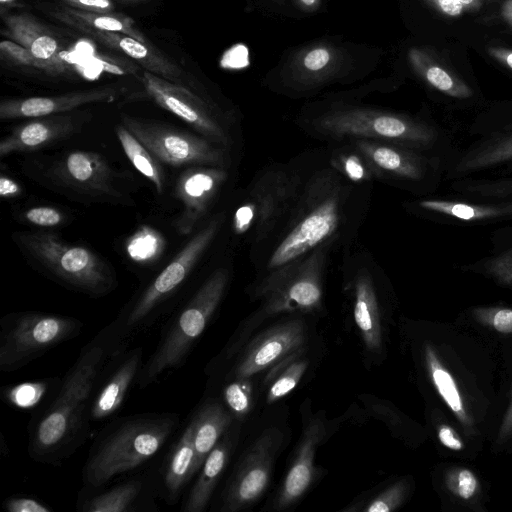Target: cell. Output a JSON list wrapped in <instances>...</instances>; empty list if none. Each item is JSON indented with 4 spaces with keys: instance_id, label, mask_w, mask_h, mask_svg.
Wrapping results in <instances>:
<instances>
[{
    "instance_id": "b9f144b4",
    "label": "cell",
    "mask_w": 512,
    "mask_h": 512,
    "mask_svg": "<svg viewBox=\"0 0 512 512\" xmlns=\"http://www.w3.org/2000/svg\"><path fill=\"white\" fill-rule=\"evenodd\" d=\"M474 320L502 334L512 333V308L480 306L471 310Z\"/></svg>"
},
{
    "instance_id": "74e56055",
    "label": "cell",
    "mask_w": 512,
    "mask_h": 512,
    "mask_svg": "<svg viewBox=\"0 0 512 512\" xmlns=\"http://www.w3.org/2000/svg\"><path fill=\"white\" fill-rule=\"evenodd\" d=\"M60 382V379L23 382L7 387L2 394L10 405L19 409H32L44 400L49 391L58 387Z\"/></svg>"
},
{
    "instance_id": "11a10c76",
    "label": "cell",
    "mask_w": 512,
    "mask_h": 512,
    "mask_svg": "<svg viewBox=\"0 0 512 512\" xmlns=\"http://www.w3.org/2000/svg\"><path fill=\"white\" fill-rule=\"evenodd\" d=\"M488 53L495 60L512 70V50L502 47H489Z\"/></svg>"
},
{
    "instance_id": "7bdbcfd3",
    "label": "cell",
    "mask_w": 512,
    "mask_h": 512,
    "mask_svg": "<svg viewBox=\"0 0 512 512\" xmlns=\"http://www.w3.org/2000/svg\"><path fill=\"white\" fill-rule=\"evenodd\" d=\"M408 489V482L404 479L399 480L374 497L362 510L366 512L394 511L403 504Z\"/></svg>"
},
{
    "instance_id": "f6af8a7d",
    "label": "cell",
    "mask_w": 512,
    "mask_h": 512,
    "mask_svg": "<svg viewBox=\"0 0 512 512\" xmlns=\"http://www.w3.org/2000/svg\"><path fill=\"white\" fill-rule=\"evenodd\" d=\"M482 269L499 284L512 287V248L487 259Z\"/></svg>"
},
{
    "instance_id": "7c38bea8",
    "label": "cell",
    "mask_w": 512,
    "mask_h": 512,
    "mask_svg": "<svg viewBox=\"0 0 512 512\" xmlns=\"http://www.w3.org/2000/svg\"><path fill=\"white\" fill-rule=\"evenodd\" d=\"M142 81L147 94L161 108L180 118L200 135L232 150L235 136L230 116L179 83L149 71L144 72Z\"/></svg>"
},
{
    "instance_id": "2e32d148",
    "label": "cell",
    "mask_w": 512,
    "mask_h": 512,
    "mask_svg": "<svg viewBox=\"0 0 512 512\" xmlns=\"http://www.w3.org/2000/svg\"><path fill=\"white\" fill-rule=\"evenodd\" d=\"M367 161L375 180L389 184L423 181L429 171V160L420 151L382 141L348 140Z\"/></svg>"
},
{
    "instance_id": "836d02e7",
    "label": "cell",
    "mask_w": 512,
    "mask_h": 512,
    "mask_svg": "<svg viewBox=\"0 0 512 512\" xmlns=\"http://www.w3.org/2000/svg\"><path fill=\"white\" fill-rule=\"evenodd\" d=\"M512 160V133L499 136L468 151L456 164L454 174L482 170Z\"/></svg>"
},
{
    "instance_id": "60d3db41",
    "label": "cell",
    "mask_w": 512,
    "mask_h": 512,
    "mask_svg": "<svg viewBox=\"0 0 512 512\" xmlns=\"http://www.w3.org/2000/svg\"><path fill=\"white\" fill-rule=\"evenodd\" d=\"M223 399L234 416L244 417L252 405V390L248 378L233 379L228 383L223 390Z\"/></svg>"
},
{
    "instance_id": "ba28073f",
    "label": "cell",
    "mask_w": 512,
    "mask_h": 512,
    "mask_svg": "<svg viewBox=\"0 0 512 512\" xmlns=\"http://www.w3.org/2000/svg\"><path fill=\"white\" fill-rule=\"evenodd\" d=\"M225 214L218 213L199 230L170 263L103 329L116 349L126 351L129 340L151 325L160 306L180 288L220 232Z\"/></svg>"
},
{
    "instance_id": "7402d4cb",
    "label": "cell",
    "mask_w": 512,
    "mask_h": 512,
    "mask_svg": "<svg viewBox=\"0 0 512 512\" xmlns=\"http://www.w3.org/2000/svg\"><path fill=\"white\" fill-rule=\"evenodd\" d=\"M155 486L145 476H135L106 489L87 490L76 504L80 512H135L152 510Z\"/></svg>"
},
{
    "instance_id": "681fc988",
    "label": "cell",
    "mask_w": 512,
    "mask_h": 512,
    "mask_svg": "<svg viewBox=\"0 0 512 512\" xmlns=\"http://www.w3.org/2000/svg\"><path fill=\"white\" fill-rule=\"evenodd\" d=\"M2 507L8 512H52L53 509L35 498L13 496L7 498Z\"/></svg>"
},
{
    "instance_id": "91938a15",
    "label": "cell",
    "mask_w": 512,
    "mask_h": 512,
    "mask_svg": "<svg viewBox=\"0 0 512 512\" xmlns=\"http://www.w3.org/2000/svg\"><path fill=\"white\" fill-rule=\"evenodd\" d=\"M121 2H124V3H134V2H138V1H142V0H119Z\"/></svg>"
},
{
    "instance_id": "6da1fadb",
    "label": "cell",
    "mask_w": 512,
    "mask_h": 512,
    "mask_svg": "<svg viewBox=\"0 0 512 512\" xmlns=\"http://www.w3.org/2000/svg\"><path fill=\"white\" fill-rule=\"evenodd\" d=\"M302 179L286 216L253 256L260 275L284 267L321 245L349 247L363 223L372 185L347 180L322 153L301 155Z\"/></svg>"
},
{
    "instance_id": "484cf974",
    "label": "cell",
    "mask_w": 512,
    "mask_h": 512,
    "mask_svg": "<svg viewBox=\"0 0 512 512\" xmlns=\"http://www.w3.org/2000/svg\"><path fill=\"white\" fill-rule=\"evenodd\" d=\"M72 115L57 114L33 118L15 127L0 142V156L14 152L34 151L65 139L77 130Z\"/></svg>"
},
{
    "instance_id": "8fae6325",
    "label": "cell",
    "mask_w": 512,
    "mask_h": 512,
    "mask_svg": "<svg viewBox=\"0 0 512 512\" xmlns=\"http://www.w3.org/2000/svg\"><path fill=\"white\" fill-rule=\"evenodd\" d=\"M122 124L161 163L173 167L214 166L230 168L232 150L164 123L123 115Z\"/></svg>"
},
{
    "instance_id": "680465c9",
    "label": "cell",
    "mask_w": 512,
    "mask_h": 512,
    "mask_svg": "<svg viewBox=\"0 0 512 512\" xmlns=\"http://www.w3.org/2000/svg\"><path fill=\"white\" fill-rule=\"evenodd\" d=\"M15 0H0L2 9L5 8V6H9L11 3H13Z\"/></svg>"
},
{
    "instance_id": "d6a6232c",
    "label": "cell",
    "mask_w": 512,
    "mask_h": 512,
    "mask_svg": "<svg viewBox=\"0 0 512 512\" xmlns=\"http://www.w3.org/2000/svg\"><path fill=\"white\" fill-rule=\"evenodd\" d=\"M325 153L330 165L350 182L372 185L375 181L367 161L349 142L328 143Z\"/></svg>"
},
{
    "instance_id": "52a82bcc",
    "label": "cell",
    "mask_w": 512,
    "mask_h": 512,
    "mask_svg": "<svg viewBox=\"0 0 512 512\" xmlns=\"http://www.w3.org/2000/svg\"><path fill=\"white\" fill-rule=\"evenodd\" d=\"M302 179L301 155L259 171L232 214L231 228L245 238L253 257L269 240L289 211Z\"/></svg>"
},
{
    "instance_id": "8992f818",
    "label": "cell",
    "mask_w": 512,
    "mask_h": 512,
    "mask_svg": "<svg viewBox=\"0 0 512 512\" xmlns=\"http://www.w3.org/2000/svg\"><path fill=\"white\" fill-rule=\"evenodd\" d=\"M230 279L228 267L215 269L170 319L154 352L142 366L136 382L139 389L148 387L165 373L184 364L217 311Z\"/></svg>"
},
{
    "instance_id": "30bf717a",
    "label": "cell",
    "mask_w": 512,
    "mask_h": 512,
    "mask_svg": "<svg viewBox=\"0 0 512 512\" xmlns=\"http://www.w3.org/2000/svg\"><path fill=\"white\" fill-rule=\"evenodd\" d=\"M77 318L39 311L13 312L0 320V371L14 372L56 346L76 338Z\"/></svg>"
},
{
    "instance_id": "d4e9b609",
    "label": "cell",
    "mask_w": 512,
    "mask_h": 512,
    "mask_svg": "<svg viewBox=\"0 0 512 512\" xmlns=\"http://www.w3.org/2000/svg\"><path fill=\"white\" fill-rule=\"evenodd\" d=\"M55 175L66 185L86 194L113 196V173L106 159L91 151L68 153L57 165Z\"/></svg>"
},
{
    "instance_id": "6f0895ef",
    "label": "cell",
    "mask_w": 512,
    "mask_h": 512,
    "mask_svg": "<svg viewBox=\"0 0 512 512\" xmlns=\"http://www.w3.org/2000/svg\"><path fill=\"white\" fill-rule=\"evenodd\" d=\"M503 19L512 27V0H505L501 6Z\"/></svg>"
},
{
    "instance_id": "4dcf8cb0",
    "label": "cell",
    "mask_w": 512,
    "mask_h": 512,
    "mask_svg": "<svg viewBox=\"0 0 512 512\" xmlns=\"http://www.w3.org/2000/svg\"><path fill=\"white\" fill-rule=\"evenodd\" d=\"M408 59L420 78L441 93L457 99H467L473 95L472 89L457 74L428 51L412 48Z\"/></svg>"
},
{
    "instance_id": "ac0fdd59",
    "label": "cell",
    "mask_w": 512,
    "mask_h": 512,
    "mask_svg": "<svg viewBox=\"0 0 512 512\" xmlns=\"http://www.w3.org/2000/svg\"><path fill=\"white\" fill-rule=\"evenodd\" d=\"M345 62L341 49L317 43L302 49L291 61L283 84L290 93H308L340 75Z\"/></svg>"
},
{
    "instance_id": "f35d334b",
    "label": "cell",
    "mask_w": 512,
    "mask_h": 512,
    "mask_svg": "<svg viewBox=\"0 0 512 512\" xmlns=\"http://www.w3.org/2000/svg\"><path fill=\"white\" fill-rule=\"evenodd\" d=\"M164 245V239L158 231L143 226L129 238L126 251L132 260L146 263L156 259L162 253Z\"/></svg>"
},
{
    "instance_id": "f5cc1de1",
    "label": "cell",
    "mask_w": 512,
    "mask_h": 512,
    "mask_svg": "<svg viewBox=\"0 0 512 512\" xmlns=\"http://www.w3.org/2000/svg\"><path fill=\"white\" fill-rule=\"evenodd\" d=\"M510 438H512V398L498 429L496 443L502 445Z\"/></svg>"
},
{
    "instance_id": "5bb4252c",
    "label": "cell",
    "mask_w": 512,
    "mask_h": 512,
    "mask_svg": "<svg viewBox=\"0 0 512 512\" xmlns=\"http://www.w3.org/2000/svg\"><path fill=\"white\" fill-rule=\"evenodd\" d=\"M282 439V433L275 428L265 430L256 439L223 490L221 512L241 511L261 497L269 484Z\"/></svg>"
},
{
    "instance_id": "e0dca14e",
    "label": "cell",
    "mask_w": 512,
    "mask_h": 512,
    "mask_svg": "<svg viewBox=\"0 0 512 512\" xmlns=\"http://www.w3.org/2000/svg\"><path fill=\"white\" fill-rule=\"evenodd\" d=\"M229 177V168L191 166L183 171L175 185V197L183 205L176 228L181 235L190 234L207 213Z\"/></svg>"
},
{
    "instance_id": "5b68a950",
    "label": "cell",
    "mask_w": 512,
    "mask_h": 512,
    "mask_svg": "<svg viewBox=\"0 0 512 512\" xmlns=\"http://www.w3.org/2000/svg\"><path fill=\"white\" fill-rule=\"evenodd\" d=\"M334 247L331 243L321 245L295 262L258 276L250 294L254 300H260V307L227 345L224 360L232 358L250 333L267 318L286 313H314L321 309L325 273Z\"/></svg>"
},
{
    "instance_id": "4fadbf2b",
    "label": "cell",
    "mask_w": 512,
    "mask_h": 512,
    "mask_svg": "<svg viewBox=\"0 0 512 512\" xmlns=\"http://www.w3.org/2000/svg\"><path fill=\"white\" fill-rule=\"evenodd\" d=\"M342 262L346 286L353 294V315L365 347L371 353L382 349V328L377 280L381 269L365 249L345 247Z\"/></svg>"
},
{
    "instance_id": "d6986e66",
    "label": "cell",
    "mask_w": 512,
    "mask_h": 512,
    "mask_svg": "<svg viewBox=\"0 0 512 512\" xmlns=\"http://www.w3.org/2000/svg\"><path fill=\"white\" fill-rule=\"evenodd\" d=\"M6 31L3 34L27 48L40 65V70L51 75H61L68 70L59 40L37 18L28 13L1 11Z\"/></svg>"
},
{
    "instance_id": "c3c4849f",
    "label": "cell",
    "mask_w": 512,
    "mask_h": 512,
    "mask_svg": "<svg viewBox=\"0 0 512 512\" xmlns=\"http://www.w3.org/2000/svg\"><path fill=\"white\" fill-rule=\"evenodd\" d=\"M27 222L39 227H56L64 222L63 213L51 206H37L25 211Z\"/></svg>"
},
{
    "instance_id": "8d00e7d4",
    "label": "cell",
    "mask_w": 512,
    "mask_h": 512,
    "mask_svg": "<svg viewBox=\"0 0 512 512\" xmlns=\"http://www.w3.org/2000/svg\"><path fill=\"white\" fill-rule=\"evenodd\" d=\"M69 18L92 29L108 32H118L131 36L143 43H149L143 33L134 27V20L121 13H94L70 7H60Z\"/></svg>"
},
{
    "instance_id": "ffe728a7",
    "label": "cell",
    "mask_w": 512,
    "mask_h": 512,
    "mask_svg": "<svg viewBox=\"0 0 512 512\" xmlns=\"http://www.w3.org/2000/svg\"><path fill=\"white\" fill-rule=\"evenodd\" d=\"M117 95L118 91L113 87H102L56 96L6 99L0 103V119L6 121L63 114L86 104L111 102Z\"/></svg>"
},
{
    "instance_id": "f907efd6",
    "label": "cell",
    "mask_w": 512,
    "mask_h": 512,
    "mask_svg": "<svg viewBox=\"0 0 512 512\" xmlns=\"http://www.w3.org/2000/svg\"><path fill=\"white\" fill-rule=\"evenodd\" d=\"M67 7L94 13L114 12L112 0H59Z\"/></svg>"
},
{
    "instance_id": "4316f807",
    "label": "cell",
    "mask_w": 512,
    "mask_h": 512,
    "mask_svg": "<svg viewBox=\"0 0 512 512\" xmlns=\"http://www.w3.org/2000/svg\"><path fill=\"white\" fill-rule=\"evenodd\" d=\"M194 423L189 420L177 441L170 448L161 470L160 494L173 505L178 502L186 485L194 477Z\"/></svg>"
},
{
    "instance_id": "7dc6e473",
    "label": "cell",
    "mask_w": 512,
    "mask_h": 512,
    "mask_svg": "<svg viewBox=\"0 0 512 512\" xmlns=\"http://www.w3.org/2000/svg\"><path fill=\"white\" fill-rule=\"evenodd\" d=\"M432 8L447 17H459L481 8L484 0H425Z\"/></svg>"
},
{
    "instance_id": "db71d44e",
    "label": "cell",
    "mask_w": 512,
    "mask_h": 512,
    "mask_svg": "<svg viewBox=\"0 0 512 512\" xmlns=\"http://www.w3.org/2000/svg\"><path fill=\"white\" fill-rule=\"evenodd\" d=\"M22 188L17 181L4 174L0 177V196L14 198L21 194Z\"/></svg>"
},
{
    "instance_id": "816d5d0a",
    "label": "cell",
    "mask_w": 512,
    "mask_h": 512,
    "mask_svg": "<svg viewBox=\"0 0 512 512\" xmlns=\"http://www.w3.org/2000/svg\"><path fill=\"white\" fill-rule=\"evenodd\" d=\"M437 437L439 442L451 451L459 452L465 448L462 438L449 424L441 423L437 426Z\"/></svg>"
},
{
    "instance_id": "ee69618b",
    "label": "cell",
    "mask_w": 512,
    "mask_h": 512,
    "mask_svg": "<svg viewBox=\"0 0 512 512\" xmlns=\"http://www.w3.org/2000/svg\"><path fill=\"white\" fill-rule=\"evenodd\" d=\"M454 189L484 197H509L512 196V177L492 181L456 185Z\"/></svg>"
},
{
    "instance_id": "83f0119b",
    "label": "cell",
    "mask_w": 512,
    "mask_h": 512,
    "mask_svg": "<svg viewBox=\"0 0 512 512\" xmlns=\"http://www.w3.org/2000/svg\"><path fill=\"white\" fill-rule=\"evenodd\" d=\"M228 432L229 429L206 457L180 511L203 512L208 506L233 449V437Z\"/></svg>"
},
{
    "instance_id": "f546056e",
    "label": "cell",
    "mask_w": 512,
    "mask_h": 512,
    "mask_svg": "<svg viewBox=\"0 0 512 512\" xmlns=\"http://www.w3.org/2000/svg\"><path fill=\"white\" fill-rule=\"evenodd\" d=\"M424 361L429 379L436 392L465 432L472 435L475 432V424L467 410L458 384L430 344H426L424 347Z\"/></svg>"
},
{
    "instance_id": "f1b7e54d",
    "label": "cell",
    "mask_w": 512,
    "mask_h": 512,
    "mask_svg": "<svg viewBox=\"0 0 512 512\" xmlns=\"http://www.w3.org/2000/svg\"><path fill=\"white\" fill-rule=\"evenodd\" d=\"M194 423V476L208 454L232 424L231 412L218 400L208 399L191 417Z\"/></svg>"
},
{
    "instance_id": "bcb514c9",
    "label": "cell",
    "mask_w": 512,
    "mask_h": 512,
    "mask_svg": "<svg viewBox=\"0 0 512 512\" xmlns=\"http://www.w3.org/2000/svg\"><path fill=\"white\" fill-rule=\"evenodd\" d=\"M1 59L18 66H27L40 69V65L32 53L21 44L2 40L0 43Z\"/></svg>"
},
{
    "instance_id": "277c9868",
    "label": "cell",
    "mask_w": 512,
    "mask_h": 512,
    "mask_svg": "<svg viewBox=\"0 0 512 512\" xmlns=\"http://www.w3.org/2000/svg\"><path fill=\"white\" fill-rule=\"evenodd\" d=\"M297 124L307 135L327 143L372 140L422 152L431 148L437 138L432 126L413 116L348 103L308 109L299 115Z\"/></svg>"
},
{
    "instance_id": "e575fe53",
    "label": "cell",
    "mask_w": 512,
    "mask_h": 512,
    "mask_svg": "<svg viewBox=\"0 0 512 512\" xmlns=\"http://www.w3.org/2000/svg\"><path fill=\"white\" fill-rule=\"evenodd\" d=\"M116 135L135 169L154 185L158 194H162L164 175L160 162L123 124L116 127Z\"/></svg>"
},
{
    "instance_id": "44dd1931",
    "label": "cell",
    "mask_w": 512,
    "mask_h": 512,
    "mask_svg": "<svg viewBox=\"0 0 512 512\" xmlns=\"http://www.w3.org/2000/svg\"><path fill=\"white\" fill-rule=\"evenodd\" d=\"M51 15L69 26L80 30L104 45L121 51L128 57L135 60L138 64L155 75L163 77L169 81L179 83L182 70L163 56L159 51L152 47L150 43H143L137 39L118 32L100 31L89 28L63 13L60 8H55Z\"/></svg>"
},
{
    "instance_id": "603a6c76",
    "label": "cell",
    "mask_w": 512,
    "mask_h": 512,
    "mask_svg": "<svg viewBox=\"0 0 512 512\" xmlns=\"http://www.w3.org/2000/svg\"><path fill=\"white\" fill-rule=\"evenodd\" d=\"M142 359V347L117 357L114 369L95 388L90 406L91 422L105 420L121 408L130 388L137 382L144 364Z\"/></svg>"
},
{
    "instance_id": "3957f363",
    "label": "cell",
    "mask_w": 512,
    "mask_h": 512,
    "mask_svg": "<svg viewBox=\"0 0 512 512\" xmlns=\"http://www.w3.org/2000/svg\"><path fill=\"white\" fill-rule=\"evenodd\" d=\"M179 424L172 412H148L116 418L97 435L82 469L84 489L104 487L156 456Z\"/></svg>"
},
{
    "instance_id": "cb8c5ba5",
    "label": "cell",
    "mask_w": 512,
    "mask_h": 512,
    "mask_svg": "<svg viewBox=\"0 0 512 512\" xmlns=\"http://www.w3.org/2000/svg\"><path fill=\"white\" fill-rule=\"evenodd\" d=\"M326 433L322 418L315 417L306 425L297 453L274 502L277 510L297 502L308 490L315 476L314 460L317 448Z\"/></svg>"
},
{
    "instance_id": "ab89813d",
    "label": "cell",
    "mask_w": 512,
    "mask_h": 512,
    "mask_svg": "<svg viewBox=\"0 0 512 512\" xmlns=\"http://www.w3.org/2000/svg\"><path fill=\"white\" fill-rule=\"evenodd\" d=\"M446 489L463 503H473L479 498L481 484L475 473L466 467H452L444 474Z\"/></svg>"
},
{
    "instance_id": "1f68e13d",
    "label": "cell",
    "mask_w": 512,
    "mask_h": 512,
    "mask_svg": "<svg viewBox=\"0 0 512 512\" xmlns=\"http://www.w3.org/2000/svg\"><path fill=\"white\" fill-rule=\"evenodd\" d=\"M413 205L427 213L465 222L494 220L512 216V201L476 204L444 199H422L416 201Z\"/></svg>"
},
{
    "instance_id": "9a60e30c",
    "label": "cell",
    "mask_w": 512,
    "mask_h": 512,
    "mask_svg": "<svg viewBox=\"0 0 512 512\" xmlns=\"http://www.w3.org/2000/svg\"><path fill=\"white\" fill-rule=\"evenodd\" d=\"M305 323L300 318L281 322L255 337L240 355L231 375L233 379L250 378L271 369L287 357L303 351Z\"/></svg>"
},
{
    "instance_id": "7a4b0ae2",
    "label": "cell",
    "mask_w": 512,
    "mask_h": 512,
    "mask_svg": "<svg viewBox=\"0 0 512 512\" xmlns=\"http://www.w3.org/2000/svg\"><path fill=\"white\" fill-rule=\"evenodd\" d=\"M120 354L103 328L81 349L54 397L30 424L28 454L32 460L60 465L83 445L90 431L95 388Z\"/></svg>"
},
{
    "instance_id": "9c48e42d",
    "label": "cell",
    "mask_w": 512,
    "mask_h": 512,
    "mask_svg": "<svg viewBox=\"0 0 512 512\" xmlns=\"http://www.w3.org/2000/svg\"><path fill=\"white\" fill-rule=\"evenodd\" d=\"M18 243L46 271L67 287L92 297L111 292L116 277L92 250L64 242L53 233H17Z\"/></svg>"
},
{
    "instance_id": "d590c367",
    "label": "cell",
    "mask_w": 512,
    "mask_h": 512,
    "mask_svg": "<svg viewBox=\"0 0 512 512\" xmlns=\"http://www.w3.org/2000/svg\"><path fill=\"white\" fill-rule=\"evenodd\" d=\"M297 352L269 369L265 378L267 403H274L289 394L304 375L308 362Z\"/></svg>"
},
{
    "instance_id": "9f6ffc18",
    "label": "cell",
    "mask_w": 512,
    "mask_h": 512,
    "mask_svg": "<svg viewBox=\"0 0 512 512\" xmlns=\"http://www.w3.org/2000/svg\"><path fill=\"white\" fill-rule=\"evenodd\" d=\"M298 6L306 12L316 11L321 3V0H296Z\"/></svg>"
}]
</instances>
